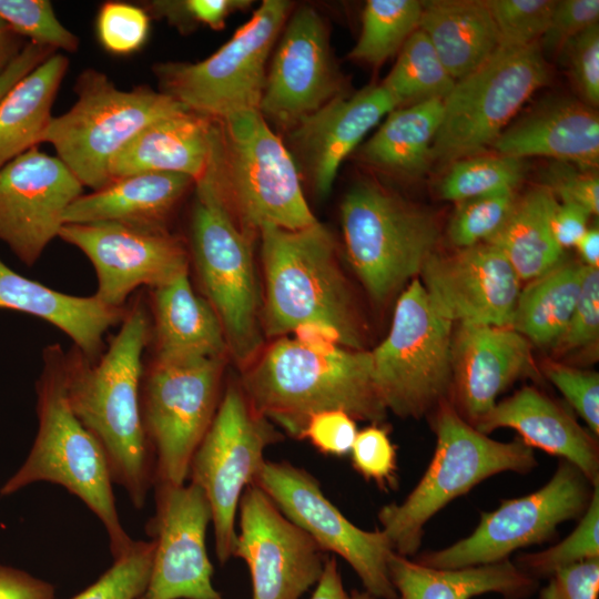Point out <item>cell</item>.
I'll use <instances>...</instances> for the list:
<instances>
[{"instance_id":"1","label":"cell","mask_w":599,"mask_h":599,"mask_svg":"<svg viewBox=\"0 0 599 599\" xmlns=\"http://www.w3.org/2000/svg\"><path fill=\"white\" fill-rule=\"evenodd\" d=\"M149 337V318L136 302L99 359L78 348L64 356L70 407L101 445L113 483L124 488L138 509L154 480V458L141 413L142 354Z\"/></svg>"},{"instance_id":"2","label":"cell","mask_w":599,"mask_h":599,"mask_svg":"<svg viewBox=\"0 0 599 599\" xmlns=\"http://www.w3.org/2000/svg\"><path fill=\"white\" fill-rule=\"evenodd\" d=\"M240 386L257 414L297 438L318 412L341 409L373 424L387 414L365 349L319 352L280 338L243 368Z\"/></svg>"},{"instance_id":"3","label":"cell","mask_w":599,"mask_h":599,"mask_svg":"<svg viewBox=\"0 0 599 599\" xmlns=\"http://www.w3.org/2000/svg\"><path fill=\"white\" fill-rule=\"evenodd\" d=\"M258 235L265 276L263 334L281 336L316 322L334 328L344 347L364 349L365 326L331 231L317 221L298 230L266 225Z\"/></svg>"},{"instance_id":"4","label":"cell","mask_w":599,"mask_h":599,"mask_svg":"<svg viewBox=\"0 0 599 599\" xmlns=\"http://www.w3.org/2000/svg\"><path fill=\"white\" fill-rule=\"evenodd\" d=\"M64 356L57 344L43 353V368L35 386L38 433L24 463L3 484L0 495H11L37 481L60 485L80 498L102 522L114 559L134 540L119 518L106 456L70 407Z\"/></svg>"},{"instance_id":"5","label":"cell","mask_w":599,"mask_h":599,"mask_svg":"<svg viewBox=\"0 0 599 599\" xmlns=\"http://www.w3.org/2000/svg\"><path fill=\"white\" fill-rule=\"evenodd\" d=\"M219 121L220 140L202 180L232 220L254 236L266 225L298 230L315 224L296 164L260 110Z\"/></svg>"},{"instance_id":"6","label":"cell","mask_w":599,"mask_h":599,"mask_svg":"<svg viewBox=\"0 0 599 599\" xmlns=\"http://www.w3.org/2000/svg\"><path fill=\"white\" fill-rule=\"evenodd\" d=\"M433 427L436 448L422 479L403 502L378 512L394 551L405 557L417 551L426 522L449 501L493 475L524 474L537 464L532 448L521 439L489 438L465 420L449 398L433 410Z\"/></svg>"},{"instance_id":"7","label":"cell","mask_w":599,"mask_h":599,"mask_svg":"<svg viewBox=\"0 0 599 599\" xmlns=\"http://www.w3.org/2000/svg\"><path fill=\"white\" fill-rule=\"evenodd\" d=\"M75 92V103L65 113L52 116L40 143L53 145L80 183L93 191L112 182L113 159L141 131L187 110L172 97L148 87L120 90L93 69L79 75Z\"/></svg>"},{"instance_id":"8","label":"cell","mask_w":599,"mask_h":599,"mask_svg":"<svg viewBox=\"0 0 599 599\" xmlns=\"http://www.w3.org/2000/svg\"><path fill=\"white\" fill-rule=\"evenodd\" d=\"M194 186L191 251L195 271L204 298L220 319L229 354L243 369L263 349L254 235L232 220L206 181Z\"/></svg>"},{"instance_id":"9","label":"cell","mask_w":599,"mask_h":599,"mask_svg":"<svg viewBox=\"0 0 599 599\" xmlns=\"http://www.w3.org/2000/svg\"><path fill=\"white\" fill-rule=\"evenodd\" d=\"M341 214L349 263L377 303L420 273L435 252V219L377 183L355 184L344 196Z\"/></svg>"},{"instance_id":"10","label":"cell","mask_w":599,"mask_h":599,"mask_svg":"<svg viewBox=\"0 0 599 599\" xmlns=\"http://www.w3.org/2000/svg\"><path fill=\"white\" fill-rule=\"evenodd\" d=\"M453 323L432 307L413 278L397 300L390 331L370 351L373 379L387 410L419 418L448 398L451 387Z\"/></svg>"},{"instance_id":"11","label":"cell","mask_w":599,"mask_h":599,"mask_svg":"<svg viewBox=\"0 0 599 599\" xmlns=\"http://www.w3.org/2000/svg\"><path fill=\"white\" fill-rule=\"evenodd\" d=\"M548 79L539 43L522 48L499 47L478 69L457 80L443 100L433 160L454 163L491 146L524 103Z\"/></svg>"},{"instance_id":"12","label":"cell","mask_w":599,"mask_h":599,"mask_svg":"<svg viewBox=\"0 0 599 599\" xmlns=\"http://www.w3.org/2000/svg\"><path fill=\"white\" fill-rule=\"evenodd\" d=\"M291 7L285 0H265L252 18L205 60L155 65L161 92L187 110L215 120L258 110L266 61Z\"/></svg>"},{"instance_id":"13","label":"cell","mask_w":599,"mask_h":599,"mask_svg":"<svg viewBox=\"0 0 599 599\" xmlns=\"http://www.w3.org/2000/svg\"><path fill=\"white\" fill-rule=\"evenodd\" d=\"M225 358L153 361L141 380V413L154 458V485H184L221 397Z\"/></svg>"},{"instance_id":"14","label":"cell","mask_w":599,"mask_h":599,"mask_svg":"<svg viewBox=\"0 0 599 599\" xmlns=\"http://www.w3.org/2000/svg\"><path fill=\"white\" fill-rule=\"evenodd\" d=\"M280 439L272 422L253 409L240 383L230 384L187 474L210 504L215 551L222 564L233 557L241 496L265 461V449Z\"/></svg>"},{"instance_id":"15","label":"cell","mask_w":599,"mask_h":599,"mask_svg":"<svg viewBox=\"0 0 599 599\" xmlns=\"http://www.w3.org/2000/svg\"><path fill=\"white\" fill-rule=\"evenodd\" d=\"M590 486L576 466L561 460L544 487L483 512L470 536L425 552L416 561L430 568L459 569L506 560L518 548L549 539L561 522L582 516L595 488Z\"/></svg>"},{"instance_id":"16","label":"cell","mask_w":599,"mask_h":599,"mask_svg":"<svg viewBox=\"0 0 599 599\" xmlns=\"http://www.w3.org/2000/svg\"><path fill=\"white\" fill-rule=\"evenodd\" d=\"M253 484L323 551L344 558L367 592L376 599H397L388 573L395 551L382 529L356 527L325 497L316 478L287 461L265 460Z\"/></svg>"},{"instance_id":"17","label":"cell","mask_w":599,"mask_h":599,"mask_svg":"<svg viewBox=\"0 0 599 599\" xmlns=\"http://www.w3.org/2000/svg\"><path fill=\"white\" fill-rule=\"evenodd\" d=\"M59 237L87 255L98 277L94 296L112 307H122L142 285L156 288L189 272L186 243L167 229L72 223L61 227Z\"/></svg>"},{"instance_id":"18","label":"cell","mask_w":599,"mask_h":599,"mask_svg":"<svg viewBox=\"0 0 599 599\" xmlns=\"http://www.w3.org/2000/svg\"><path fill=\"white\" fill-rule=\"evenodd\" d=\"M155 512L146 525L154 542L151 575L139 599H224L213 587L205 546L212 512L203 490L154 485Z\"/></svg>"},{"instance_id":"19","label":"cell","mask_w":599,"mask_h":599,"mask_svg":"<svg viewBox=\"0 0 599 599\" xmlns=\"http://www.w3.org/2000/svg\"><path fill=\"white\" fill-rule=\"evenodd\" d=\"M238 512L233 557L250 569L253 599H300L317 583L324 551L258 486L246 487Z\"/></svg>"},{"instance_id":"20","label":"cell","mask_w":599,"mask_h":599,"mask_svg":"<svg viewBox=\"0 0 599 599\" xmlns=\"http://www.w3.org/2000/svg\"><path fill=\"white\" fill-rule=\"evenodd\" d=\"M83 185L58 158L31 148L0 169V241L27 266L59 236Z\"/></svg>"},{"instance_id":"21","label":"cell","mask_w":599,"mask_h":599,"mask_svg":"<svg viewBox=\"0 0 599 599\" xmlns=\"http://www.w3.org/2000/svg\"><path fill=\"white\" fill-rule=\"evenodd\" d=\"M419 274L432 307L445 319L510 327L521 281L495 245L434 252Z\"/></svg>"},{"instance_id":"22","label":"cell","mask_w":599,"mask_h":599,"mask_svg":"<svg viewBox=\"0 0 599 599\" xmlns=\"http://www.w3.org/2000/svg\"><path fill=\"white\" fill-rule=\"evenodd\" d=\"M341 94V80L331 55L327 31L309 7L288 20L266 75L260 112L294 128Z\"/></svg>"},{"instance_id":"23","label":"cell","mask_w":599,"mask_h":599,"mask_svg":"<svg viewBox=\"0 0 599 599\" xmlns=\"http://www.w3.org/2000/svg\"><path fill=\"white\" fill-rule=\"evenodd\" d=\"M530 342L509 326L459 324L451 341V399L471 426L518 378L534 372Z\"/></svg>"},{"instance_id":"24","label":"cell","mask_w":599,"mask_h":599,"mask_svg":"<svg viewBox=\"0 0 599 599\" xmlns=\"http://www.w3.org/2000/svg\"><path fill=\"white\" fill-rule=\"evenodd\" d=\"M397 106L382 84L368 85L351 97L341 93L291 129L318 195L331 192L343 160Z\"/></svg>"},{"instance_id":"25","label":"cell","mask_w":599,"mask_h":599,"mask_svg":"<svg viewBox=\"0 0 599 599\" xmlns=\"http://www.w3.org/2000/svg\"><path fill=\"white\" fill-rule=\"evenodd\" d=\"M487 435L500 427L515 429L529 447L540 448L576 466L592 486L599 485V449L575 417L535 387L526 386L473 425Z\"/></svg>"},{"instance_id":"26","label":"cell","mask_w":599,"mask_h":599,"mask_svg":"<svg viewBox=\"0 0 599 599\" xmlns=\"http://www.w3.org/2000/svg\"><path fill=\"white\" fill-rule=\"evenodd\" d=\"M221 135L220 121L185 110L161 119L132 139L110 165L112 181L148 172L189 175L210 170Z\"/></svg>"},{"instance_id":"27","label":"cell","mask_w":599,"mask_h":599,"mask_svg":"<svg viewBox=\"0 0 599 599\" xmlns=\"http://www.w3.org/2000/svg\"><path fill=\"white\" fill-rule=\"evenodd\" d=\"M491 146L506 156H546L595 170L599 162L598 113L576 100L549 101L505 129Z\"/></svg>"},{"instance_id":"28","label":"cell","mask_w":599,"mask_h":599,"mask_svg":"<svg viewBox=\"0 0 599 599\" xmlns=\"http://www.w3.org/2000/svg\"><path fill=\"white\" fill-rule=\"evenodd\" d=\"M192 177L172 172H148L112 181L103 189L80 195L65 210L64 224L115 222L151 229L166 224Z\"/></svg>"},{"instance_id":"29","label":"cell","mask_w":599,"mask_h":599,"mask_svg":"<svg viewBox=\"0 0 599 599\" xmlns=\"http://www.w3.org/2000/svg\"><path fill=\"white\" fill-rule=\"evenodd\" d=\"M0 308L42 318L61 329L87 357L95 359L106 331L121 323L126 311L112 307L94 295L80 297L27 278L0 258Z\"/></svg>"},{"instance_id":"30","label":"cell","mask_w":599,"mask_h":599,"mask_svg":"<svg viewBox=\"0 0 599 599\" xmlns=\"http://www.w3.org/2000/svg\"><path fill=\"white\" fill-rule=\"evenodd\" d=\"M152 290L153 361L226 359L220 319L210 303L193 291L187 273Z\"/></svg>"},{"instance_id":"31","label":"cell","mask_w":599,"mask_h":599,"mask_svg":"<svg viewBox=\"0 0 599 599\" xmlns=\"http://www.w3.org/2000/svg\"><path fill=\"white\" fill-rule=\"evenodd\" d=\"M388 573L402 599H470L487 592L500 593L504 599H524L537 587V579L508 559L459 569H438L393 552Z\"/></svg>"},{"instance_id":"32","label":"cell","mask_w":599,"mask_h":599,"mask_svg":"<svg viewBox=\"0 0 599 599\" xmlns=\"http://www.w3.org/2000/svg\"><path fill=\"white\" fill-rule=\"evenodd\" d=\"M422 4L418 29L455 81L478 69L498 50V32L486 1L433 0Z\"/></svg>"},{"instance_id":"33","label":"cell","mask_w":599,"mask_h":599,"mask_svg":"<svg viewBox=\"0 0 599 599\" xmlns=\"http://www.w3.org/2000/svg\"><path fill=\"white\" fill-rule=\"evenodd\" d=\"M69 68L53 53L21 79L0 101V169L38 146L52 119L51 109Z\"/></svg>"},{"instance_id":"34","label":"cell","mask_w":599,"mask_h":599,"mask_svg":"<svg viewBox=\"0 0 599 599\" xmlns=\"http://www.w3.org/2000/svg\"><path fill=\"white\" fill-rule=\"evenodd\" d=\"M443 116V100L394 109L363 145L361 158L379 170L417 176L433 161V143Z\"/></svg>"},{"instance_id":"35","label":"cell","mask_w":599,"mask_h":599,"mask_svg":"<svg viewBox=\"0 0 599 599\" xmlns=\"http://www.w3.org/2000/svg\"><path fill=\"white\" fill-rule=\"evenodd\" d=\"M558 204L544 185L534 186L517 197L507 220L487 243L498 247L520 281L534 280L562 257L552 234V215Z\"/></svg>"},{"instance_id":"36","label":"cell","mask_w":599,"mask_h":599,"mask_svg":"<svg viewBox=\"0 0 599 599\" xmlns=\"http://www.w3.org/2000/svg\"><path fill=\"white\" fill-rule=\"evenodd\" d=\"M585 265L560 261L520 290L510 327L538 346L554 345L578 301Z\"/></svg>"},{"instance_id":"37","label":"cell","mask_w":599,"mask_h":599,"mask_svg":"<svg viewBox=\"0 0 599 599\" xmlns=\"http://www.w3.org/2000/svg\"><path fill=\"white\" fill-rule=\"evenodd\" d=\"M455 82L427 35L417 29L399 50L382 85L397 105H410L432 99L444 100Z\"/></svg>"},{"instance_id":"38","label":"cell","mask_w":599,"mask_h":599,"mask_svg":"<svg viewBox=\"0 0 599 599\" xmlns=\"http://www.w3.org/2000/svg\"><path fill=\"white\" fill-rule=\"evenodd\" d=\"M422 8L417 0L367 1L361 34L349 58L375 67L384 63L418 29Z\"/></svg>"},{"instance_id":"39","label":"cell","mask_w":599,"mask_h":599,"mask_svg":"<svg viewBox=\"0 0 599 599\" xmlns=\"http://www.w3.org/2000/svg\"><path fill=\"white\" fill-rule=\"evenodd\" d=\"M525 174L521 159L493 155L470 156L453 163L443 179L439 192L443 199L456 203L505 190H514Z\"/></svg>"},{"instance_id":"40","label":"cell","mask_w":599,"mask_h":599,"mask_svg":"<svg viewBox=\"0 0 599 599\" xmlns=\"http://www.w3.org/2000/svg\"><path fill=\"white\" fill-rule=\"evenodd\" d=\"M595 558H599V485L595 486L586 511L567 538L546 550L519 556L515 565L537 579Z\"/></svg>"},{"instance_id":"41","label":"cell","mask_w":599,"mask_h":599,"mask_svg":"<svg viewBox=\"0 0 599 599\" xmlns=\"http://www.w3.org/2000/svg\"><path fill=\"white\" fill-rule=\"evenodd\" d=\"M517 200L514 190L471 197L457 203L448 236L458 248L487 242L502 226Z\"/></svg>"},{"instance_id":"42","label":"cell","mask_w":599,"mask_h":599,"mask_svg":"<svg viewBox=\"0 0 599 599\" xmlns=\"http://www.w3.org/2000/svg\"><path fill=\"white\" fill-rule=\"evenodd\" d=\"M0 18L18 35L53 51L79 48V38L59 21L50 1L0 0Z\"/></svg>"},{"instance_id":"43","label":"cell","mask_w":599,"mask_h":599,"mask_svg":"<svg viewBox=\"0 0 599 599\" xmlns=\"http://www.w3.org/2000/svg\"><path fill=\"white\" fill-rule=\"evenodd\" d=\"M153 555L152 540H134L94 583L72 599H139L149 583Z\"/></svg>"},{"instance_id":"44","label":"cell","mask_w":599,"mask_h":599,"mask_svg":"<svg viewBox=\"0 0 599 599\" xmlns=\"http://www.w3.org/2000/svg\"><path fill=\"white\" fill-rule=\"evenodd\" d=\"M501 48L539 43L547 30L554 0H486Z\"/></svg>"},{"instance_id":"45","label":"cell","mask_w":599,"mask_h":599,"mask_svg":"<svg viewBox=\"0 0 599 599\" xmlns=\"http://www.w3.org/2000/svg\"><path fill=\"white\" fill-rule=\"evenodd\" d=\"M95 29L99 42L106 51L119 55L131 54L146 42L150 17L140 6L109 1L100 7Z\"/></svg>"},{"instance_id":"46","label":"cell","mask_w":599,"mask_h":599,"mask_svg":"<svg viewBox=\"0 0 599 599\" xmlns=\"http://www.w3.org/2000/svg\"><path fill=\"white\" fill-rule=\"evenodd\" d=\"M599 337V270L585 265L580 294L569 323L552 345L558 353L597 344Z\"/></svg>"},{"instance_id":"47","label":"cell","mask_w":599,"mask_h":599,"mask_svg":"<svg viewBox=\"0 0 599 599\" xmlns=\"http://www.w3.org/2000/svg\"><path fill=\"white\" fill-rule=\"evenodd\" d=\"M544 372L597 436L599 434L598 373L555 362L546 363Z\"/></svg>"},{"instance_id":"48","label":"cell","mask_w":599,"mask_h":599,"mask_svg":"<svg viewBox=\"0 0 599 599\" xmlns=\"http://www.w3.org/2000/svg\"><path fill=\"white\" fill-rule=\"evenodd\" d=\"M354 468L382 488L392 485L396 473V450L388 433L373 424L357 432L352 450Z\"/></svg>"},{"instance_id":"49","label":"cell","mask_w":599,"mask_h":599,"mask_svg":"<svg viewBox=\"0 0 599 599\" xmlns=\"http://www.w3.org/2000/svg\"><path fill=\"white\" fill-rule=\"evenodd\" d=\"M561 52L582 102L595 109L599 104V24L571 39Z\"/></svg>"},{"instance_id":"50","label":"cell","mask_w":599,"mask_h":599,"mask_svg":"<svg viewBox=\"0 0 599 599\" xmlns=\"http://www.w3.org/2000/svg\"><path fill=\"white\" fill-rule=\"evenodd\" d=\"M251 3L248 0H182L153 1L148 7L152 13L185 31L196 23L222 29L229 14Z\"/></svg>"},{"instance_id":"51","label":"cell","mask_w":599,"mask_h":599,"mask_svg":"<svg viewBox=\"0 0 599 599\" xmlns=\"http://www.w3.org/2000/svg\"><path fill=\"white\" fill-rule=\"evenodd\" d=\"M558 202L580 205L591 215L599 212V179L593 170L554 161L542 173V183Z\"/></svg>"},{"instance_id":"52","label":"cell","mask_w":599,"mask_h":599,"mask_svg":"<svg viewBox=\"0 0 599 599\" xmlns=\"http://www.w3.org/2000/svg\"><path fill=\"white\" fill-rule=\"evenodd\" d=\"M598 19V0L556 1L547 30L539 41L541 50L560 53L571 39L597 24Z\"/></svg>"},{"instance_id":"53","label":"cell","mask_w":599,"mask_h":599,"mask_svg":"<svg viewBox=\"0 0 599 599\" xmlns=\"http://www.w3.org/2000/svg\"><path fill=\"white\" fill-rule=\"evenodd\" d=\"M357 435L355 419L341 409H328L312 415L301 433L321 453L344 456L351 453Z\"/></svg>"},{"instance_id":"54","label":"cell","mask_w":599,"mask_h":599,"mask_svg":"<svg viewBox=\"0 0 599 599\" xmlns=\"http://www.w3.org/2000/svg\"><path fill=\"white\" fill-rule=\"evenodd\" d=\"M599 558L585 560L556 571L539 599H597Z\"/></svg>"},{"instance_id":"55","label":"cell","mask_w":599,"mask_h":599,"mask_svg":"<svg viewBox=\"0 0 599 599\" xmlns=\"http://www.w3.org/2000/svg\"><path fill=\"white\" fill-rule=\"evenodd\" d=\"M49 582L30 573L0 565V599H53Z\"/></svg>"},{"instance_id":"56","label":"cell","mask_w":599,"mask_h":599,"mask_svg":"<svg viewBox=\"0 0 599 599\" xmlns=\"http://www.w3.org/2000/svg\"><path fill=\"white\" fill-rule=\"evenodd\" d=\"M591 214L580 205L558 202L552 215V234L558 246L573 247L587 231L588 219Z\"/></svg>"},{"instance_id":"57","label":"cell","mask_w":599,"mask_h":599,"mask_svg":"<svg viewBox=\"0 0 599 599\" xmlns=\"http://www.w3.org/2000/svg\"><path fill=\"white\" fill-rule=\"evenodd\" d=\"M53 53L55 51L47 47L30 41L26 43L14 60L0 74V101L21 79Z\"/></svg>"},{"instance_id":"58","label":"cell","mask_w":599,"mask_h":599,"mask_svg":"<svg viewBox=\"0 0 599 599\" xmlns=\"http://www.w3.org/2000/svg\"><path fill=\"white\" fill-rule=\"evenodd\" d=\"M316 585L311 599H376L366 590L347 592L344 589L337 561L334 558L326 559L323 572Z\"/></svg>"},{"instance_id":"59","label":"cell","mask_w":599,"mask_h":599,"mask_svg":"<svg viewBox=\"0 0 599 599\" xmlns=\"http://www.w3.org/2000/svg\"><path fill=\"white\" fill-rule=\"evenodd\" d=\"M293 332L295 341L314 351L328 352L341 345L339 334L323 323H303Z\"/></svg>"},{"instance_id":"60","label":"cell","mask_w":599,"mask_h":599,"mask_svg":"<svg viewBox=\"0 0 599 599\" xmlns=\"http://www.w3.org/2000/svg\"><path fill=\"white\" fill-rule=\"evenodd\" d=\"M23 45L21 44L20 35L13 32L0 18V74L14 60Z\"/></svg>"},{"instance_id":"61","label":"cell","mask_w":599,"mask_h":599,"mask_svg":"<svg viewBox=\"0 0 599 599\" xmlns=\"http://www.w3.org/2000/svg\"><path fill=\"white\" fill-rule=\"evenodd\" d=\"M582 258V264L589 267L599 266V230L598 226L588 227L576 244Z\"/></svg>"}]
</instances>
